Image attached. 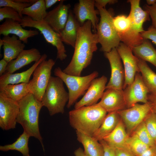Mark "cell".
<instances>
[{
	"label": "cell",
	"mask_w": 156,
	"mask_h": 156,
	"mask_svg": "<svg viewBox=\"0 0 156 156\" xmlns=\"http://www.w3.org/2000/svg\"><path fill=\"white\" fill-rule=\"evenodd\" d=\"M90 21H86L78 30L77 38L72 59L63 70L71 75L81 76L82 72L90 64L93 54L97 50V34L93 33Z\"/></svg>",
	"instance_id": "obj_1"
},
{
	"label": "cell",
	"mask_w": 156,
	"mask_h": 156,
	"mask_svg": "<svg viewBox=\"0 0 156 156\" xmlns=\"http://www.w3.org/2000/svg\"><path fill=\"white\" fill-rule=\"evenodd\" d=\"M107 113L97 103L83 106L69 112V123L76 131L92 136L102 124Z\"/></svg>",
	"instance_id": "obj_2"
},
{
	"label": "cell",
	"mask_w": 156,
	"mask_h": 156,
	"mask_svg": "<svg viewBox=\"0 0 156 156\" xmlns=\"http://www.w3.org/2000/svg\"><path fill=\"white\" fill-rule=\"evenodd\" d=\"M18 102L19 111L17 122L22 125L24 131L30 137L38 139L44 149L42 138L40 132L38 125L40 112L43 106L41 101L30 93Z\"/></svg>",
	"instance_id": "obj_3"
},
{
	"label": "cell",
	"mask_w": 156,
	"mask_h": 156,
	"mask_svg": "<svg viewBox=\"0 0 156 156\" xmlns=\"http://www.w3.org/2000/svg\"><path fill=\"white\" fill-rule=\"evenodd\" d=\"M131 9L128 16L131 23L129 30L124 34L119 35L121 41L132 49L141 44L144 39L141 34L144 31V23L149 21L150 15L148 11L143 10L140 7V0H128Z\"/></svg>",
	"instance_id": "obj_4"
},
{
	"label": "cell",
	"mask_w": 156,
	"mask_h": 156,
	"mask_svg": "<svg viewBox=\"0 0 156 156\" xmlns=\"http://www.w3.org/2000/svg\"><path fill=\"white\" fill-rule=\"evenodd\" d=\"M100 16V21L96 27L99 43L101 47L100 51L104 53L117 48L120 43V39L113 23L114 13L113 9L107 10L95 3Z\"/></svg>",
	"instance_id": "obj_5"
},
{
	"label": "cell",
	"mask_w": 156,
	"mask_h": 156,
	"mask_svg": "<svg viewBox=\"0 0 156 156\" xmlns=\"http://www.w3.org/2000/svg\"><path fill=\"white\" fill-rule=\"evenodd\" d=\"M63 81L58 77L51 76L41 101L43 106L48 109L51 116L63 114L69 95Z\"/></svg>",
	"instance_id": "obj_6"
},
{
	"label": "cell",
	"mask_w": 156,
	"mask_h": 156,
	"mask_svg": "<svg viewBox=\"0 0 156 156\" xmlns=\"http://www.w3.org/2000/svg\"><path fill=\"white\" fill-rule=\"evenodd\" d=\"M54 73L55 76L63 81L68 89L69 99L66 105L68 108L85 93L92 81L98 77L99 74L95 71L84 76L71 75L64 73L60 67L54 69Z\"/></svg>",
	"instance_id": "obj_7"
},
{
	"label": "cell",
	"mask_w": 156,
	"mask_h": 156,
	"mask_svg": "<svg viewBox=\"0 0 156 156\" xmlns=\"http://www.w3.org/2000/svg\"><path fill=\"white\" fill-rule=\"evenodd\" d=\"M55 63L52 59L45 60L34 70L33 77L28 83L30 93L41 101L50 79L51 70Z\"/></svg>",
	"instance_id": "obj_8"
},
{
	"label": "cell",
	"mask_w": 156,
	"mask_h": 156,
	"mask_svg": "<svg viewBox=\"0 0 156 156\" xmlns=\"http://www.w3.org/2000/svg\"><path fill=\"white\" fill-rule=\"evenodd\" d=\"M20 23L23 27H31L38 30L42 34L46 41L56 48L57 59L63 61L67 57L65 47L59 34L44 21H35L25 16H23Z\"/></svg>",
	"instance_id": "obj_9"
},
{
	"label": "cell",
	"mask_w": 156,
	"mask_h": 156,
	"mask_svg": "<svg viewBox=\"0 0 156 156\" xmlns=\"http://www.w3.org/2000/svg\"><path fill=\"white\" fill-rule=\"evenodd\" d=\"M151 110V104L148 101L142 104L137 103L130 107L117 112L130 136Z\"/></svg>",
	"instance_id": "obj_10"
},
{
	"label": "cell",
	"mask_w": 156,
	"mask_h": 156,
	"mask_svg": "<svg viewBox=\"0 0 156 156\" xmlns=\"http://www.w3.org/2000/svg\"><path fill=\"white\" fill-rule=\"evenodd\" d=\"M104 55L109 60L111 69L110 77L106 86V89L112 88L123 90L125 79V71L116 48L113 49L109 52L104 53Z\"/></svg>",
	"instance_id": "obj_11"
},
{
	"label": "cell",
	"mask_w": 156,
	"mask_h": 156,
	"mask_svg": "<svg viewBox=\"0 0 156 156\" xmlns=\"http://www.w3.org/2000/svg\"><path fill=\"white\" fill-rule=\"evenodd\" d=\"M116 49L124 66V90L133 83L136 73H140L138 65L139 59L133 55L132 49L122 42L120 43Z\"/></svg>",
	"instance_id": "obj_12"
},
{
	"label": "cell",
	"mask_w": 156,
	"mask_h": 156,
	"mask_svg": "<svg viewBox=\"0 0 156 156\" xmlns=\"http://www.w3.org/2000/svg\"><path fill=\"white\" fill-rule=\"evenodd\" d=\"M123 90L127 108L139 102L144 103L148 102V95L149 92L140 73H136L133 83Z\"/></svg>",
	"instance_id": "obj_13"
},
{
	"label": "cell",
	"mask_w": 156,
	"mask_h": 156,
	"mask_svg": "<svg viewBox=\"0 0 156 156\" xmlns=\"http://www.w3.org/2000/svg\"><path fill=\"white\" fill-rule=\"evenodd\" d=\"M19 111L17 101L0 95V127L8 130L15 128Z\"/></svg>",
	"instance_id": "obj_14"
},
{
	"label": "cell",
	"mask_w": 156,
	"mask_h": 156,
	"mask_svg": "<svg viewBox=\"0 0 156 156\" xmlns=\"http://www.w3.org/2000/svg\"><path fill=\"white\" fill-rule=\"evenodd\" d=\"M95 0H79L75 4L73 13L80 25H83L87 21H90L93 30L96 32V27L99 23L97 15L99 14V10L94 8Z\"/></svg>",
	"instance_id": "obj_15"
},
{
	"label": "cell",
	"mask_w": 156,
	"mask_h": 156,
	"mask_svg": "<svg viewBox=\"0 0 156 156\" xmlns=\"http://www.w3.org/2000/svg\"><path fill=\"white\" fill-rule=\"evenodd\" d=\"M107 80V77L104 75L93 79L83 97L75 103V109L96 104L106 89Z\"/></svg>",
	"instance_id": "obj_16"
},
{
	"label": "cell",
	"mask_w": 156,
	"mask_h": 156,
	"mask_svg": "<svg viewBox=\"0 0 156 156\" xmlns=\"http://www.w3.org/2000/svg\"><path fill=\"white\" fill-rule=\"evenodd\" d=\"M97 104L108 113L127 108L123 90L106 89Z\"/></svg>",
	"instance_id": "obj_17"
},
{
	"label": "cell",
	"mask_w": 156,
	"mask_h": 156,
	"mask_svg": "<svg viewBox=\"0 0 156 156\" xmlns=\"http://www.w3.org/2000/svg\"><path fill=\"white\" fill-rule=\"evenodd\" d=\"M64 0L52 10L47 12L43 21L56 32L59 34L63 29L67 22L70 8L69 4H65Z\"/></svg>",
	"instance_id": "obj_18"
},
{
	"label": "cell",
	"mask_w": 156,
	"mask_h": 156,
	"mask_svg": "<svg viewBox=\"0 0 156 156\" xmlns=\"http://www.w3.org/2000/svg\"><path fill=\"white\" fill-rule=\"evenodd\" d=\"M13 34L18 37L24 44L28 42V38L39 34L36 30H27L24 29L20 22L10 19H5L0 25V34L3 36Z\"/></svg>",
	"instance_id": "obj_19"
},
{
	"label": "cell",
	"mask_w": 156,
	"mask_h": 156,
	"mask_svg": "<svg viewBox=\"0 0 156 156\" xmlns=\"http://www.w3.org/2000/svg\"><path fill=\"white\" fill-rule=\"evenodd\" d=\"M47 57L45 53L42 55L40 59L27 70L20 73H10L5 72L0 77V89L8 84H15L19 83H28L32 74L38 65Z\"/></svg>",
	"instance_id": "obj_20"
},
{
	"label": "cell",
	"mask_w": 156,
	"mask_h": 156,
	"mask_svg": "<svg viewBox=\"0 0 156 156\" xmlns=\"http://www.w3.org/2000/svg\"><path fill=\"white\" fill-rule=\"evenodd\" d=\"M41 56L39 50L36 48L24 49L15 59L8 63L5 72L13 73L25 66L38 61Z\"/></svg>",
	"instance_id": "obj_21"
},
{
	"label": "cell",
	"mask_w": 156,
	"mask_h": 156,
	"mask_svg": "<svg viewBox=\"0 0 156 156\" xmlns=\"http://www.w3.org/2000/svg\"><path fill=\"white\" fill-rule=\"evenodd\" d=\"M2 39L4 43L3 59L9 63L15 59L24 50L25 45L15 35L4 36Z\"/></svg>",
	"instance_id": "obj_22"
},
{
	"label": "cell",
	"mask_w": 156,
	"mask_h": 156,
	"mask_svg": "<svg viewBox=\"0 0 156 156\" xmlns=\"http://www.w3.org/2000/svg\"><path fill=\"white\" fill-rule=\"evenodd\" d=\"M80 25L73 12L70 10L65 27L59 34L62 42L74 48L78 29Z\"/></svg>",
	"instance_id": "obj_23"
},
{
	"label": "cell",
	"mask_w": 156,
	"mask_h": 156,
	"mask_svg": "<svg viewBox=\"0 0 156 156\" xmlns=\"http://www.w3.org/2000/svg\"><path fill=\"white\" fill-rule=\"evenodd\" d=\"M77 140L83 145L85 153L88 156H103L101 144L92 136L76 131Z\"/></svg>",
	"instance_id": "obj_24"
},
{
	"label": "cell",
	"mask_w": 156,
	"mask_h": 156,
	"mask_svg": "<svg viewBox=\"0 0 156 156\" xmlns=\"http://www.w3.org/2000/svg\"><path fill=\"white\" fill-rule=\"evenodd\" d=\"M126 129L125 125L120 118L115 128L103 140L114 148L127 147V142L130 136Z\"/></svg>",
	"instance_id": "obj_25"
},
{
	"label": "cell",
	"mask_w": 156,
	"mask_h": 156,
	"mask_svg": "<svg viewBox=\"0 0 156 156\" xmlns=\"http://www.w3.org/2000/svg\"><path fill=\"white\" fill-rule=\"evenodd\" d=\"M117 111L108 113L102 124L92 137L99 141L103 140L115 128L120 119Z\"/></svg>",
	"instance_id": "obj_26"
},
{
	"label": "cell",
	"mask_w": 156,
	"mask_h": 156,
	"mask_svg": "<svg viewBox=\"0 0 156 156\" xmlns=\"http://www.w3.org/2000/svg\"><path fill=\"white\" fill-rule=\"evenodd\" d=\"M132 49L138 59L148 62L156 67V49L148 40L144 39L141 44Z\"/></svg>",
	"instance_id": "obj_27"
},
{
	"label": "cell",
	"mask_w": 156,
	"mask_h": 156,
	"mask_svg": "<svg viewBox=\"0 0 156 156\" xmlns=\"http://www.w3.org/2000/svg\"><path fill=\"white\" fill-rule=\"evenodd\" d=\"M29 93L28 83L8 84L0 89V95L17 102Z\"/></svg>",
	"instance_id": "obj_28"
},
{
	"label": "cell",
	"mask_w": 156,
	"mask_h": 156,
	"mask_svg": "<svg viewBox=\"0 0 156 156\" xmlns=\"http://www.w3.org/2000/svg\"><path fill=\"white\" fill-rule=\"evenodd\" d=\"M138 65L143 82L149 93H156V73L144 61L139 59Z\"/></svg>",
	"instance_id": "obj_29"
},
{
	"label": "cell",
	"mask_w": 156,
	"mask_h": 156,
	"mask_svg": "<svg viewBox=\"0 0 156 156\" xmlns=\"http://www.w3.org/2000/svg\"><path fill=\"white\" fill-rule=\"evenodd\" d=\"M30 136L24 131L23 133L13 143L0 146V150L4 151L16 150L21 152L23 156H30L28 143Z\"/></svg>",
	"instance_id": "obj_30"
},
{
	"label": "cell",
	"mask_w": 156,
	"mask_h": 156,
	"mask_svg": "<svg viewBox=\"0 0 156 156\" xmlns=\"http://www.w3.org/2000/svg\"><path fill=\"white\" fill-rule=\"evenodd\" d=\"M46 10L44 0H38L30 6L25 8L22 14L34 21H43L47 14Z\"/></svg>",
	"instance_id": "obj_31"
},
{
	"label": "cell",
	"mask_w": 156,
	"mask_h": 156,
	"mask_svg": "<svg viewBox=\"0 0 156 156\" xmlns=\"http://www.w3.org/2000/svg\"><path fill=\"white\" fill-rule=\"evenodd\" d=\"M126 145L135 156H141L150 147L132 135L129 136Z\"/></svg>",
	"instance_id": "obj_32"
},
{
	"label": "cell",
	"mask_w": 156,
	"mask_h": 156,
	"mask_svg": "<svg viewBox=\"0 0 156 156\" xmlns=\"http://www.w3.org/2000/svg\"><path fill=\"white\" fill-rule=\"evenodd\" d=\"M132 135L136 136L149 146L156 145L155 142L148 131L144 121L136 127L131 135Z\"/></svg>",
	"instance_id": "obj_33"
},
{
	"label": "cell",
	"mask_w": 156,
	"mask_h": 156,
	"mask_svg": "<svg viewBox=\"0 0 156 156\" xmlns=\"http://www.w3.org/2000/svg\"><path fill=\"white\" fill-rule=\"evenodd\" d=\"M113 23L119 35L124 34L129 30L130 26L131 21L128 16H127L122 14L114 17Z\"/></svg>",
	"instance_id": "obj_34"
},
{
	"label": "cell",
	"mask_w": 156,
	"mask_h": 156,
	"mask_svg": "<svg viewBox=\"0 0 156 156\" xmlns=\"http://www.w3.org/2000/svg\"><path fill=\"white\" fill-rule=\"evenodd\" d=\"M144 121L148 131L156 144V114L151 110Z\"/></svg>",
	"instance_id": "obj_35"
},
{
	"label": "cell",
	"mask_w": 156,
	"mask_h": 156,
	"mask_svg": "<svg viewBox=\"0 0 156 156\" xmlns=\"http://www.w3.org/2000/svg\"><path fill=\"white\" fill-rule=\"evenodd\" d=\"M5 19H10L20 22L22 18L18 12L13 8L4 7L0 8V21Z\"/></svg>",
	"instance_id": "obj_36"
},
{
	"label": "cell",
	"mask_w": 156,
	"mask_h": 156,
	"mask_svg": "<svg viewBox=\"0 0 156 156\" xmlns=\"http://www.w3.org/2000/svg\"><path fill=\"white\" fill-rule=\"evenodd\" d=\"M32 4L28 3H18L14 0H0V8L8 7L13 8L16 10L22 18V12L24 9L30 6Z\"/></svg>",
	"instance_id": "obj_37"
},
{
	"label": "cell",
	"mask_w": 156,
	"mask_h": 156,
	"mask_svg": "<svg viewBox=\"0 0 156 156\" xmlns=\"http://www.w3.org/2000/svg\"><path fill=\"white\" fill-rule=\"evenodd\" d=\"M144 39L150 40L156 45V28L152 25L150 26L147 30L141 34Z\"/></svg>",
	"instance_id": "obj_38"
},
{
	"label": "cell",
	"mask_w": 156,
	"mask_h": 156,
	"mask_svg": "<svg viewBox=\"0 0 156 156\" xmlns=\"http://www.w3.org/2000/svg\"><path fill=\"white\" fill-rule=\"evenodd\" d=\"M146 10H147L152 21V25L156 28V3L151 6L146 5Z\"/></svg>",
	"instance_id": "obj_39"
},
{
	"label": "cell",
	"mask_w": 156,
	"mask_h": 156,
	"mask_svg": "<svg viewBox=\"0 0 156 156\" xmlns=\"http://www.w3.org/2000/svg\"><path fill=\"white\" fill-rule=\"evenodd\" d=\"M102 145L104 150L103 156H115L114 148L108 144L103 140L99 141Z\"/></svg>",
	"instance_id": "obj_40"
},
{
	"label": "cell",
	"mask_w": 156,
	"mask_h": 156,
	"mask_svg": "<svg viewBox=\"0 0 156 156\" xmlns=\"http://www.w3.org/2000/svg\"><path fill=\"white\" fill-rule=\"evenodd\" d=\"M114 148L115 150V156H135L127 147H122Z\"/></svg>",
	"instance_id": "obj_41"
},
{
	"label": "cell",
	"mask_w": 156,
	"mask_h": 156,
	"mask_svg": "<svg viewBox=\"0 0 156 156\" xmlns=\"http://www.w3.org/2000/svg\"><path fill=\"white\" fill-rule=\"evenodd\" d=\"M148 99L151 104L152 110L156 114V93L148 94Z\"/></svg>",
	"instance_id": "obj_42"
},
{
	"label": "cell",
	"mask_w": 156,
	"mask_h": 156,
	"mask_svg": "<svg viewBox=\"0 0 156 156\" xmlns=\"http://www.w3.org/2000/svg\"><path fill=\"white\" fill-rule=\"evenodd\" d=\"M118 2L116 0H95V3L103 8H105L107 4H113Z\"/></svg>",
	"instance_id": "obj_43"
},
{
	"label": "cell",
	"mask_w": 156,
	"mask_h": 156,
	"mask_svg": "<svg viewBox=\"0 0 156 156\" xmlns=\"http://www.w3.org/2000/svg\"><path fill=\"white\" fill-rule=\"evenodd\" d=\"M140 156H156V145L150 146Z\"/></svg>",
	"instance_id": "obj_44"
},
{
	"label": "cell",
	"mask_w": 156,
	"mask_h": 156,
	"mask_svg": "<svg viewBox=\"0 0 156 156\" xmlns=\"http://www.w3.org/2000/svg\"><path fill=\"white\" fill-rule=\"evenodd\" d=\"M8 63L3 58L0 61V75L1 76L5 72Z\"/></svg>",
	"instance_id": "obj_45"
},
{
	"label": "cell",
	"mask_w": 156,
	"mask_h": 156,
	"mask_svg": "<svg viewBox=\"0 0 156 156\" xmlns=\"http://www.w3.org/2000/svg\"><path fill=\"white\" fill-rule=\"evenodd\" d=\"M45 8L47 9H49L53 5L58 2H60V0H44Z\"/></svg>",
	"instance_id": "obj_46"
},
{
	"label": "cell",
	"mask_w": 156,
	"mask_h": 156,
	"mask_svg": "<svg viewBox=\"0 0 156 156\" xmlns=\"http://www.w3.org/2000/svg\"><path fill=\"white\" fill-rule=\"evenodd\" d=\"M74 154L75 156H88L85 153L83 150L80 147L75 150Z\"/></svg>",
	"instance_id": "obj_47"
},
{
	"label": "cell",
	"mask_w": 156,
	"mask_h": 156,
	"mask_svg": "<svg viewBox=\"0 0 156 156\" xmlns=\"http://www.w3.org/2000/svg\"><path fill=\"white\" fill-rule=\"evenodd\" d=\"M15 2L23 3H28L33 4L36 2V0H14Z\"/></svg>",
	"instance_id": "obj_48"
},
{
	"label": "cell",
	"mask_w": 156,
	"mask_h": 156,
	"mask_svg": "<svg viewBox=\"0 0 156 156\" xmlns=\"http://www.w3.org/2000/svg\"><path fill=\"white\" fill-rule=\"evenodd\" d=\"M146 2L148 5H153L156 3V0H146Z\"/></svg>",
	"instance_id": "obj_49"
},
{
	"label": "cell",
	"mask_w": 156,
	"mask_h": 156,
	"mask_svg": "<svg viewBox=\"0 0 156 156\" xmlns=\"http://www.w3.org/2000/svg\"><path fill=\"white\" fill-rule=\"evenodd\" d=\"M4 44L3 42L2 39H0V49H1V47L2 46H3Z\"/></svg>",
	"instance_id": "obj_50"
}]
</instances>
